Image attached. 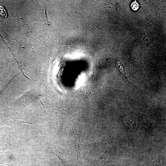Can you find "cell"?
<instances>
[{"label": "cell", "instance_id": "8992f818", "mask_svg": "<svg viewBox=\"0 0 166 166\" xmlns=\"http://www.w3.org/2000/svg\"><path fill=\"white\" fill-rule=\"evenodd\" d=\"M130 6L133 10L136 11L138 9L139 5L136 1H135L132 3Z\"/></svg>", "mask_w": 166, "mask_h": 166}, {"label": "cell", "instance_id": "7a4b0ae2", "mask_svg": "<svg viewBox=\"0 0 166 166\" xmlns=\"http://www.w3.org/2000/svg\"><path fill=\"white\" fill-rule=\"evenodd\" d=\"M47 150L49 152L57 156L63 166H68L69 154L67 150L59 147L49 148Z\"/></svg>", "mask_w": 166, "mask_h": 166}, {"label": "cell", "instance_id": "6da1fadb", "mask_svg": "<svg viewBox=\"0 0 166 166\" xmlns=\"http://www.w3.org/2000/svg\"><path fill=\"white\" fill-rule=\"evenodd\" d=\"M111 142V139L110 135H107L103 138L98 140L96 142L89 144L82 145L84 153L90 156L98 148L103 145L110 144Z\"/></svg>", "mask_w": 166, "mask_h": 166}, {"label": "cell", "instance_id": "277c9868", "mask_svg": "<svg viewBox=\"0 0 166 166\" xmlns=\"http://www.w3.org/2000/svg\"><path fill=\"white\" fill-rule=\"evenodd\" d=\"M111 157L110 151L108 149L95 162L99 164V166H104L109 162Z\"/></svg>", "mask_w": 166, "mask_h": 166}, {"label": "cell", "instance_id": "5b68a950", "mask_svg": "<svg viewBox=\"0 0 166 166\" xmlns=\"http://www.w3.org/2000/svg\"><path fill=\"white\" fill-rule=\"evenodd\" d=\"M117 66L121 75L124 78L128 80L126 76V70L123 65L119 60L117 61Z\"/></svg>", "mask_w": 166, "mask_h": 166}, {"label": "cell", "instance_id": "3957f363", "mask_svg": "<svg viewBox=\"0 0 166 166\" xmlns=\"http://www.w3.org/2000/svg\"><path fill=\"white\" fill-rule=\"evenodd\" d=\"M81 127L77 128L76 131L75 139L74 142V149L77 152V166H84L82 162L80 153L81 146Z\"/></svg>", "mask_w": 166, "mask_h": 166}, {"label": "cell", "instance_id": "52a82bcc", "mask_svg": "<svg viewBox=\"0 0 166 166\" xmlns=\"http://www.w3.org/2000/svg\"><path fill=\"white\" fill-rule=\"evenodd\" d=\"M0 15L5 18H6L7 17V14L6 10L3 7L1 6H0Z\"/></svg>", "mask_w": 166, "mask_h": 166}]
</instances>
